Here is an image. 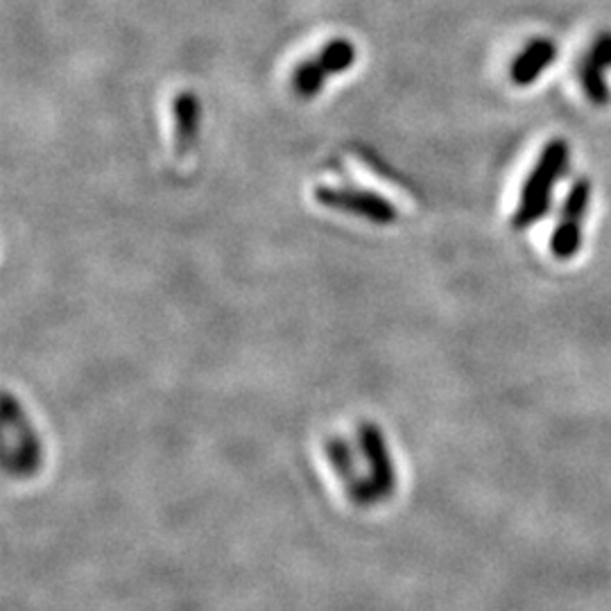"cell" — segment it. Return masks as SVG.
I'll return each instance as SVG.
<instances>
[{"label": "cell", "mask_w": 611, "mask_h": 611, "mask_svg": "<svg viewBox=\"0 0 611 611\" xmlns=\"http://www.w3.org/2000/svg\"><path fill=\"white\" fill-rule=\"evenodd\" d=\"M568 164L571 148L564 139H553L551 143H545L524 184L519 207L517 213H514V227L528 230L541 218L549 215L555 184L568 173Z\"/></svg>", "instance_id": "cell-1"}, {"label": "cell", "mask_w": 611, "mask_h": 611, "mask_svg": "<svg viewBox=\"0 0 611 611\" xmlns=\"http://www.w3.org/2000/svg\"><path fill=\"white\" fill-rule=\"evenodd\" d=\"M591 204V181L587 177L575 179L566 192V200L551 236V251L560 261H568L583 249L585 220Z\"/></svg>", "instance_id": "cell-2"}, {"label": "cell", "mask_w": 611, "mask_h": 611, "mask_svg": "<svg viewBox=\"0 0 611 611\" xmlns=\"http://www.w3.org/2000/svg\"><path fill=\"white\" fill-rule=\"evenodd\" d=\"M313 196L321 207L359 215L374 224H395L399 218L395 204L390 200L376 196L372 190L346 188V186H317Z\"/></svg>", "instance_id": "cell-3"}, {"label": "cell", "mask_w": 611, "mask_h": 611, "mask_svg": "<svg viewBox=\"0 0 611 611\" xmlns=\"http://www.w3.org/2000/svg\"><path fill=\"white\" fill-rule=\"evenodd\" d=\"M353 59H356V50L346 39H336L321 50L310 61H304L302 67L295 71V89L302 98H313V95L321 89L329 80V75L342 73L351 69Z\"/></svg>", "instance_id": "cell-4"}, {"label": "cell", "mask_w": 611, "mask_h": 611, "mask_svg": "<svg viewBox=\"0 0 611 611\" xmlns=\"http://www.w3.org/2000/svg\"><path fill=\"white\" fill-rule=\"evenodd\" d=\"M359 442H361V451L369 467V482H372L376 498L378 501L390 498L397 490V473H395L392 456H390V448H388V442H385L383 431L374 424H361Z\"/></svg>", "instance_id": "cell-5"}, {"label": "cell", "mask_w": 611, "mask_h": 611, "mask_svg": "<svg viewBox=\"0 0 611 611\" xmlns=\"http://www.w3.org/2000/svg\"><path fill=\"white\" fill-rule=\"evenodd\" d=\"M557 59V46L553 39H532L512 63V82L530 86L541 73L549 71Z\"/></svg>", "instance_id": "cell-6"}, {"label": "cell", "mask_w": 611, "mask_h": 611, "mask_svg": "<svg viewBox=\"0 0 611 611\" xmlns=\"http://www.w3.org/2000/svg\"><path fill=\"white\" fill-rule=\"evenodd\" d=\"M327 451H329V458H331V465L333 469L338 471L340 480L346 485V492L351 496L353 503H359V505H372L376 498L374 494V487H372V482L365 480L359 469H356V462H353L351 458V451H349V446L340 439V437H333L329 444H327Z\"/></svg>", "instance_id": "cell-7"}, {"label": "cell", "mask_w": 611, "mask_h": 611, "mask_svg": "<svg viewBox=\"0 0 611 611\" xmlns=\"http://www.w3.org/2000/svg\"><path fill=\"white\" fill-rule=\"evenodd\" d=\"M173 120H175V152L181 158L188 154L192 145H196L200 134V122H202L200 101L190 91H184L175 98Z\"/></svg>", "instance_id": "cell-8"}, {"label": "cell", "mask_w": 611, "mask_h": 611, "mask_svg": "<svg viewBox=\"0 0 611 611\" xmlns=\"http://www.w3.org/2000/svg\"><path fill=\"white\" fill-rule=\"evenodd\" d=\"M577 78H580L587 98L594 105H607L611 101V91L607 84V67H602L591 52L583 57L580 67H577Z\"/></svg>", "instance_id": "cell-9"}, {"label": "cell", "mask_w": 611, "mask_h": 611, "mask_svg": "<svg viewBox=\"0 0 611 611\" xmlns=\"http://www.w3.org/2000/svg\"><path fill=\"white\" fill-rule=\"evenodd\" d=\"M589 52L602 63V67L611 69V32H602V35H598Z\"/></svg>", "instance_id": "cell-10"}]
</instances>
